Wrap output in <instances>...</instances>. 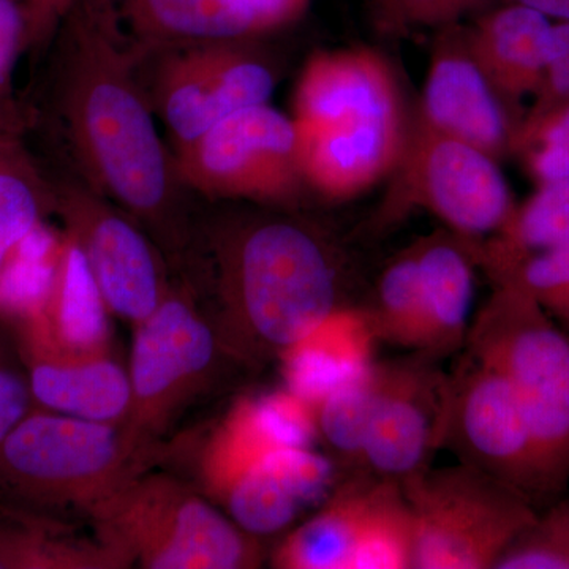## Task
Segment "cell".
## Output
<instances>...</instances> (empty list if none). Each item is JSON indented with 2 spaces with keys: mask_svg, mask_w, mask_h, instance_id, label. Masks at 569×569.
Listing matches in <instances>:
<instances>
[{
  "mask_svg": "<svg viewBox=\"0 0 569 569\" xmlns=\"http://www.w3.org/2000/svg\"><path fill=\"white\" fill-rule=\"evenodd\" d=\"M415 526L402 485L378 478L351 569H413Z\"/></svg>",
  "mask_w": 569,
  "mask_h": 569,
  "instance_id": "obj_27",
  "label": "cell"
},
{
  "mask_svg": "<svg viewBox=\"0 0 569 569\" xmlns=\"http://www.w3.org/2000/svg\"><path fill=\"white\" fill-rule=\"evenodd\" d=\"M366 312L378 342L421 350L425 306L417 244L397 254L385 268Z\"/></svg>",
  "mask_w": 569,
  "mask_h": 569,
  "instance_id": "obj_26",
  "label": "cell"
},
{
  "mask_svg": "<svg viewBox=\"0 0 569 569\" xmlns=\"http://www.w3.org/2000/svg\"><path fill=\"white\" fill-rule=\"evenodd\" d=\"M138 445L123 425L37 407L0 443V493L21 508H89L130 477Z\"/></svg>",
  "mask_w": 569,
  "mask_h": 569,
  "instance_id": "obj_5",
  "label": "cell"
},
{
  "mask_svg": "<svg viewBox=\"0 0 569 569\" xmlns=\"http://www.w3.org/2000/svg\"><path fill=\"white\" fill-rule=\"evenodd\" d=\"M33 111L14 99L11 92H0V137L22 134L33 123Z\"/></svg>",
  "mask_w": 569,
  "mask_h": 569,
  "instance_id": "obj_38",
  "label": "cell"
},
{
  "mask_svg": "<svg viewBox=\"0 0 569 569\" xmlns=\"http://www.w3.org/2000/svg\"><path fill=\"white\" fill-rule=\"evenodd\" d=\"M37 407L122 425L132 407L129 370L108 353L80 355L52 342L36 316L14 318Z\"/></svg>",
  "mask_w": 569,
  "mask_h": 569,
  "instance_id": "obj_15",
  "label": "cell"
},
{
  "mask_svg": "<svg viewBox=\"0 0 569 569\" xmlns=\"http://www.w3.org/2000/svg\"><path fill=\"white\" fill-rule=\"evenodd\" d=\"M223 340L246 361L279 359L343 306L340 260L288 219L242 224L220 247Z\"/></svg>",
  "mask_w": 569,
  "mask_h": 569,
  "instance_id": "obj_2",
  "label": "cell"
},
{
  "mask_svg": "<svg viewBox=\"0 0 569 569\" xmlns=\"http://www.w3.org/2000/svg\"><path fill=\"white\" fill-rule=\"evenodd\" d=\"M56 209V189L44 178L22 134L0 137V274L26 238Z\"/></svg>",
  "mask_w": 569,
  "mask_h": 569,
  "instance_id": "obj_25",
  "label": "cell"
},
{
  "mask_svg": "<svg viewBox=\"0 0 569 569\" xmlns=\"http://www.w3.org/2000/svg\"><path fill=\"white\" fill-rule=\"evenodd\" d=\"M296 146L293 118L258 104L176 146V174L211 197L288 201L302 183Z\"/></svg>",
  "mask_w": 569,
  "mask_h": 569,
  "instance_id": "obj_9",
  "label": "cell"
},
{
  "mask_svg": "<svg viewBox=\"0 0 569 569\" xmlns=\"http://www.w3.org/2000/svg\"><path fill=\"white\" fill-rule=\"evenodd\" d=\"M28 48V20L22 0H0V92H11L18 58Z\"/></svg>",
  "mask_w": 569,
  "mask_h": 569,
  "instance_id": "obj_35",
  "label": "cell"
},
{
  "mask_svg": "<svg viewBox=\"0 0 569 569\" xmlns=\"http://www.w3.org/2000/svg\"><path fill=\"white\" fill-rule=\"evenodd\" d=\"M509 152L520 156L537 186L569 178V103L520 122Z\"/></svg>",
  "mask_w": 569,
  "mask_h": 569,
  "instance_id": "obj_30",
  "label": "cell"
},
{
  "mask_svg": "<svg viewBox=\"0 0 569 569\" xmlns=\"http://www.w3.org/2000/svg\"><path fill=\"white\" fill-rule=\"evenodd\" d=\"M565 244H569V178L538 186L537 193L516 206L485 244L475 241V254L493 282L523 258Z\"/></svg>",
  "mask_w": 569,
  "mask_h": 569,
  "instance_id": "obj_23",
  "label": "cell"
},
{
  "mask_svg": "<svg viewBox=\"0 0 569 569\" xmlns=\"http://www.w3.org/2000/svg\"><path fill=\"white\" fill-rule=\"evenodd\" d=\"M116 11L146 44L190 47L260 36L249 0H116Z\"/></svg>",
  "mask_w": 569,
  "mask_h": 569,
  "instance_id": "obj_21",
  "label": "cell"
},
{
  "mask_svg": "<svg viewBox=\"0 0 569 569\" xmlns=\"http://www.w3.org/2000/svg\"><path fill=\"white\" fill-rule=\"evenodd\" d=\"M378 478L355 470L331 490L312 518L291 531L272 552L280 569H351L365 531Z\"/></svg>",
  "mask_w": 569,
  "mask_h": 569,
  "instance_id": "obj_20",
  "label": "cell"
},
{
  "mask_svg": "<svg viewBox=\"0 0 569 569\" xmlns=\"http://www.w3.org/2000/svg\"><path fill=\"white\" fill-rule=\"evenodd\" d=\"M378 369L359 470L403 485L429 470L443 445L449 373L418 351Z\"/></svg>",
  "mask_w": 569,
  "mask_h": 569,
  "instance_id": "obj_11",
  "label": "cell"
},
{
  "mask_svg": "<svg viewBox=\"0 0 569 569\" xmlns=\"http://www.w3.org/2000/svg\"><path fill=\"white\" fill-rule=\"evenodd\" d=\"M496 569H569V493L539 509L501 553Z\"/></svg>",
  "mask_w": 569,
  "mask_h": 569,
  "instance_id": "obj_29",
  "label": "cell"
},
{
  "mask_svg": "<svg viewBox=\"0 0 569 569\" xmlns=\"http://www.w3.org/2000/svg\"><path fill=\"white\" fill-rule=\"evenodd\" d=\"M427 74L418 118L430 129L475 146L493 159L509 152L515 126L467 50L463 31L447 26Z\"/></svg>",
  "mask_w": 569,
  "mask_h": 569,
  "instance_id": "obj_16",
  "label": "cell"
},
{
  "mask_svg": "<svg viewBox=\"0 0 569 569\" xmlns=\"http://www.w3.org/2000/svg\"><path fill=\"white\" fill-rule=\"evenodd\" d=\"M100 545L146 569H247L263 563L260 539L179 479L130 475L88 509Z\"/></svg>",
  "mask_w": 569,
  "mask_h": 569,
  "instance_id": "obj_3",
  "label": "cell"
},
{
  "mask_svg": "<svg viewBox=\"0 0 569 569\" xmlns=\"http://www.w3.org/2000/svg\"><path fill=\"white\" fill-rule=\"evenodd\" d=\"M74 0H22L28 20V48L43 43L66 20Z\"/></svg>",
  "mask_w": 569,
  "mask_h": 569,
  "instance_id": "obj_36",
  "label": "cell"
},
{
  "mask_svg": "<svg viewBox=\"0 0 569 569\" xmlns=\"http://www.w3.org/2000/svg\"><path fill=\"white\" fill-rule=\"evenodd\" d=\"M459 463L478 468L520 490L542 509L550 503L537 445L507 378L463 350L449 373L443 445Z\"/></svg>",
  "mask_w": 569,
  "mask_h": 569,
  "instance_id": "obj_8",
  "label": "cell"
},
{
  "mask_svg": "<svg viewBox=\"0 0 569 569\" xmlns=\"http://www.w3.org/2000/svg\"><path fill=\"white\" fill-rule=\"evenodd\" d=\"M310 0H249L258 31L266 33L283 28L305 14Z\"/></svg>",
  "mask_w": 569,
  "mask_h": 569,
  "instance_id": "obj_37",
  "label": "cell"
},
{
  "mask_svg": "<svg viewBox=\"0 0 569 569\" xmlns=\"http://www.w3.org/2000/svg\"><path fill=\"white\" fill-rule=\"evenodd\" d=\"M62 118L104 193L141 219L171 200V167L123 43L116 0H74L66 17Z\"/></svg>",
  "mask_w": 569,
  "mask_h": 569,
  "instance_id": "obj_1",
  "label": "cell"
},
{
  "mask_svg": "<svg viewBox=\"0 0 569 569\" xmlns=\"http://www.w3.org/2000/svg\"><path fill=\"white\" fill-rule=\"evenodd\" d=\"M220 336L182 296H163L151 316L134 326L129 376L132 407L123 427L137 441L162 432L212 372Z\"/></svg>",
  "mask_w": 569,
  "mask_h": 569,
  "instance_id": "obj_10",
  "label": "cell"
},
{
  "mask_svg": "<svg viewBox=\"0 0 569 569\" xmlns=\"http://www.w3.org/2000/svg\"><path fill=\"white\" fill-rule=\"evenodd\" d=\"M552 32V20L515 2L485 11L463 31L467 50L507 108L515 132L523 118V100L533 99L541 86Z\"/></svg>",
  "mask_w": 569,
  "mask_h": 569,
  "instance_id": "obj_17",
  "label": "cell"
},
{
  "mask_svg": "<svg viewBox=\"0 0 569 569\" xmlns=\"http://www.w3.org/2000/svg\"><path fill=\"white\" fill-rule=\"evenodd\" d=\"M395 171L397 182L373 219L377 230L399 222L410 209L425 208L452 233L477 241L496 234L516 208L493 157L436 132L419 118Z\"/></svg>",
  "mask_w": 569,
  "mask_h": 569,
  "instance_id": "obj_7",
  "label": "cell"
},
{
  "mask_svg": "<svg viewBox=\"0 0 569 569\" xmlns=\"http://www.w3.org/2000/svg\"><path fill=\"white\" fill-rule=\"evenodd\" d=\"M468 353L496 367L518 397L549 500L569 486V336L518 287L493 284L471 320Z\"/></svg>",
  "mask_w": 569,
  "mask_h": 569,
  "instance_id": "obj_4",
  "label": "cell"
},
{
  "mask_svg": "<svg viewBox=\"0 0 569 569\" xmlns=\"http://www.w3.org/2000/svg\"><path fill=\"white\" fill-rule=\"evenodd\" d=\"M378 342L366 309L342 306L282 356L287 389L312 403L373 362Z\"/></svg>",
  "mask_w": 569,
  "mask_h": 569,
  "instance_id": "obj_19",
  "label": "cell"
},
{
  "mask_svg": "<svg viewBox=\"0 0 569 569\" xmlns=\"http://www.w3.org/2000/svg\"><path fill=\"white\" fill-rule=\"evenodd\" d=\"M274 86V73L244 40L190 44L163 63L157 108L181 146L234 112L268 103Z\"/></svg>",
  "mask_w": 569,
  "mask_h": 569,
  "instance_id": "obj_12",
  "label": "cell"
},
{
  "mask_svg": "<svg viewBox=\"0 0 569 569\" xmlns=\"http://www.w3.org/2000/svg\"><path fill=\"white\" fill-rule=\"evenodd\" d=\"M402 489L413 515V569H496L538 512L520 490L466 463L430 467Z\"/></svg>",
  "mask_w": 569,
  "mask_h": 569,
  "instance_id": "obj_6",
  "label": "cell"
},
{
  "mask_svg": "<svg viewBox=\"0 0 569 569\" xmlns=\"http://www.w3.org/2000/svg\"><path fill=\"white\" fill-rule=\"evenodd\" d=\"M36 408L17 329L0 318V443Z\"/></svg>",
  "mask_w": 569,
  "mask_h": 569,
  "instance_id": "obj_32",
  "label": "cell"
},
{
  "mask_svg": "<svg viewBox=\"0 0 569 569\" xmlns=\"http://www.w3.org/2000/svg\"><path fill=\"white\" fill-rule=\"evenodd\" d=\"M492 283L518 287L569 332V244L523 258Z\"/></svg>",
  "mask_w": 569,
  "mask_h": 569,
  "instance_id": "obj_31",
  "label": "cell"
},
{
  "mask_svg": "<svg viewBox=\"0 0 569 569\" xmlns=\"http://www.w3.org/2000/svg\"><path fill=\"white\" fill-rule=\"evenodd\" d=\"M492 0H385L389 24L451 26L463 14L489 9Z\"/></svg>",
  "mask_w": 569,
  "mask_h": 569,
  "instance_id": "obj_34",
  "label": "cell"
},
{
  "mask_svg": "<svg viewBox=\"0 0 569 569\" xmlns=\"http://www.w3.org/2000/svg\"><path fill=\"white\" fill-rule=\"evenodd\" d=\"M378 362L331 389L316 406L317 433L339 462L359 470L378 387Z\"/></svg>",
  "mask_w": 569,
  "mask_h": 569,
  "instance_id": "obj_28",
  "label": "cell"
},
{
  "mask_svg": "<svg viewBox=\"0 0 569 569\" xmlns=\"http://www.w3.org/2000/svg\"><path fill=\"white\" fill-rule=\"evenodd\" d=\"M224 511L247 533L260 538L290 526L307 507L284 477L274 449L264 458L212 482Z\"/></svg>",
  "mask_w": 569,
  "mask_h": 569,
  "instance_id": "obj_24",
  "label": "cell"
},
{
  "mask_svg": "<svg viewBox=\"0 0 569 569\" xmlns=\"http://www.w3.org/2000/svg\"><path fill=\"white\" fill-rule=\"evenodd\" d=\"M425 336L418 353L448 358L463 350L470 331L473 302L475 241L452 233L417 242Z\"/></svg>",
  "mask_w": 569,
  "mask_h": 569,
  "instance_id": "obj_18",
  "label": "cell"
},
{
  "mask_svg": "<svg viewBox=\"0 0 569 569\" xmlns=\"http://www.w3.org/2000/svg\"><path fill=\"white\" fill-rule=\"evenodd\" d=\"M569 103V22L553 21L552 47L545 77L522 121H531L546 112Z\"/></svg>",
  "mask_w": 569,
  "mask_h": 569,
  "instance_id": "obj_33",
  "label": "cell"
},
{
  "mask_svg": "<svg viewBox=\"0 0 569 569\" xmlns=\"http://www.w3.org/2000/svg\"><path fill=\"white\" fill-rule=\"evenodd\" d=\"M77 241L108 309L137 326L167 295L159 263L144 236L121 213L73 187L56 189V209Z\"/></svg>",
  "mask_w": 569,
  "mask_h": 569,
  "instance_id": "obj_13",
  "label": "cell"
},
{
  "mask_svg": "<svg viewBox=\"0 0 569 569\" xmlns=\"http://www.w3.org/2000/svg\"><path fill=\"white\" fill-rule=\"evenodd\" d=\"M107 302L84 253L70 234H62L61 253L50 296L37 317L52 342L71 353H108L110 321ZM31 316V313H29Z\"/></svg>",
  "mask_w": 569,
  "mask_h": 569,
  "instance_id": "obj_22",
  "label": "cell"
},
{
  "mask_svg": "<svg viewBox=\"0 0 569 569\" xmlns=\"http://www.w3.org/2000/svg\"><path fill=\"white\" fill-rule=\"evenodd\" d=\"M293 121L353 137L406 132L391 70L369 50L313 56L296 86Z\"/></svg>",
  "mask_w": 569,
  "mask_h": 569,
  "instance_id": "obj_14",
  "label": "cell"
}]
</instances>
